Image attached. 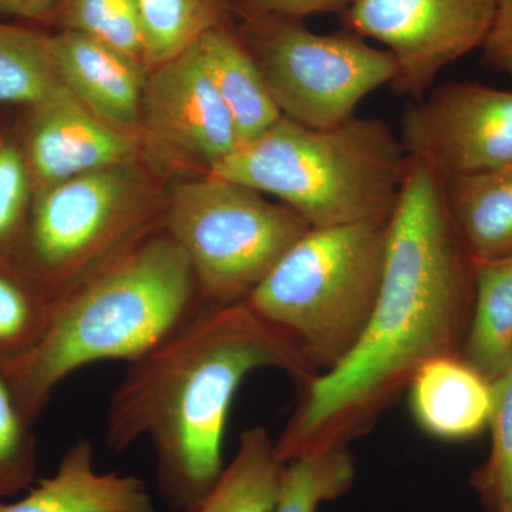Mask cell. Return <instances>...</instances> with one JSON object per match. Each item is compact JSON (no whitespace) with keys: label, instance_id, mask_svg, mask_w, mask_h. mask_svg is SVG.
<instances>
[{"label":"cell","instance_id":"25","mask_svg":"<svg viewBox=\"0 0 512 512\" xmlns=\"http://www.w3.org/2000/svg\"><path fill=\"white\" fill-rule=\"evenodd\" d=\"M35 185L19 123H0V259L13 261L28 224Z\"/></svg>","mask_w":512,"mask_h":512},{"label":"cell","instance_id":"1","mask_svg":"<svg viewBox=\"0 0 512 512\" xmlns=\"http://www.w3.org/2000/svg\"><path fill=\"white\" fill-rule=\"evenodd\" d=\"M473 262L448 214L443 180L409 156L387 222L382 284L349 355L302 387L275 440L282 464L346 448L365 433L424 363L460 355L473 309Z\"/></svg>","mask_w":512,"mask_h":512},{"label":"cell","instance_id":"28","mask_svg":"<svg viewBox=\"0 0 512 512\" xmlns=\"http://www.w3.org/2000/svg\"><path fill=\"white\" fill-rule=\"evenodd\" d=\"M353 0H234V15L239 20L281 16L303 20L322 13L345 12Z\"/></svg>","mask_w":512,"mask_h":512},{"label":"cell","instance_id":"30","mask_svg":"<svg viewBox=\"0 0 512 512\" xmlns=\"http://www.w3.org/2000/svg\"><path fill=\"white\" fill-rule=\"evenodd\" d=\"M57 0H0V15L50 23Z\"/></svg>","mask_w":512,"mask_h":512},{"label":"cell","instance_id":"31","mask_svg":"<svg viewBox=\"0 0 512 512\" xmlns=\"http://www.w3.org/2000/svg\"><path fill=\"white\" fill-rule=\"evenodd\" d=\"M501 512H512V508H510V510H505V511H501Z\"/></svg>","mask_w":512,"mask_h":512},{"label":"cell","instance_id":"11","mask_svg":"<svg viewBox=\"0 0 512 512\" xmlns=\"http://www.w3.org/2000/svg\"><path fill=\"white\" fill-rule=\"evenodd\" d=\"M402 143L443 181L512 164V90L441 84L404 113Z\"/></svg>","mask_w":512,"mask_h":512},{"label":"cell","instance_id":"2","mask_svg":"<svg viewBox=\"0 0 512 512\" xmlns=\"http://www.w3.org/2000/svg\"><path fill=\"white\" fill-rule=\"evenodd\" d=\"M264 369L302 387L318 375L301 349L247 302L204 303L127 363L107 407V447L120 453L150 441L158 493L171 510L187 512L224 468L222 444L235 394Z\"/></svg>","mask_w":512,"mask_h":512},{"label":"cell","instance_id":"8","mask_svg":"<svg viewBox=\"0 0 512 512\" xmlns=\"http://www.w3.org/2000/svg\"><path fill=\"white\" fill-rule=\"evenodd\" d=\"M237 30L282 117L302 126L353 119L369 94L397 76L386 49L350 32L320 35L303 20L281 16L241 20Z\"/></svg>","mask_w":512,"mask_h":512},{"label":"cell","instance_id":"22","mask_svg":"<svg viewBox=\"0 0 512 512\" xmlns=\"http://www.w3.org/2000/svg\"><path fill=\"white\" fill-rule=\"evenodd\" d=\"M62 86L49 33L0 22V106H35Z\"/></svg>","mask_w":512,"mask_h":512},{"label":"cell","instance_id":"17","mask_svg":"<svg viewBox=\"0 0 512 512\" xmlns=\"http://www.w3.org/2000/svg\"><path fill=\"white\" fill-rule=\"evenodd\" d=\"M443 183L448 214L471 261L512 255V164Z\"/></svg>","mask_w":512,"mask_h":512},{"label":"cell","instance_id":"15","mask_svg":"<svg viewBox=\"0 0 512 512\" xmlns=\"http://www.w3.org/2000/svg\"><path fill=\"white\" fill-rule=\"evenodd\" d=\"M407 387L417 426L434 439H473L490 423L493 382L461 355L429 360L414 373Z\"/></svg>","mask_w":512,"mask_h":512},{"label":"cell","instance_id":"13","mask_svg":"<svg viewBox=\"0 0 512 512\" xmlns=\"http://www.w3.org/2000/svg\"><path fill=\"white\" fill-rule=\"evenodd\" d=\"M63 86L94 114L140 136L148 70L113 47L73 30L50 35Z\"/></svg>","mask_w":512,"mask_h":512},{"label":"cell","instance_id":"19","mask_svg":"<svg viewBox=\"0 0 512 512\" xmlns=\"http://www.w3.org/2000/svg\"><path fill=\"white\" fill-rule=\"evenodd\" d=\"M284 464L264 427H251L239 437L228 466L187 512H272L278 500Z\"/></svg>","mask_w":512,"mask_h":512},{"label":"cell","instance_id":"9","mask_svg":"<svg viewBox=\"0 0 512 512\" xmlns=\"http://www.w3.org/2000/svg\"><path fill=\"white\" fill-rule=\"evenodd\" d=\"M497 0H353L348 32L382 43L396 60L397 92L420 99L448 64L483 45Z\"/></svg>","mask_w":512,"mask_h":512},{"label":"cell","instance_id":"16","mask_svg":"<svg viewBox=\"0 0 512 512\" xmlns=\"http://www.w3.org/2000/svg\"><path fill=\"white\" fill-rule=\"evenodd\" d=\"M195 47L202 66L231 113L239 144L262 136L282 119L237 28L227 25L212 29L195 42Z\"/></svg>","mask_w":512,"mask_h":512},{"label":"cell","instance_id":"23","mask_svg":"<svg viewBox=\"0 0 512 512\" xmlns=\"http://www.w3.org/2000/svg\"><path fill=\"white\" fill-rule=\"evenodd\" d=\"M355 460L346 448H330L284 464L278 500L272 512H318L353 487Z\"/></svg>","mask_w":512,"mask_h":512},{"label":"cell","instance_id":"20","mask_svg":"<svg viewBox=\"0 0 512 512\" xmlns=\"http://www.w3.org/2000/svg\"><path fill=\"white\" fill-rule=\"evenodd\" d=\"M148 70L194 45L212 29L232 25L234 0H137Z\"/></svg>","mask_w":512,"mask_h":512},{"label":"cell","instance_id":"10","mask_svg":"<svg viewBox=\"0 0 512 512\" xmlns=\"http://www.w3.org/2000/svg\"><path fill=\"white\" fill-rule=\"evenodd\" d=\"M140 137L146 161L164 170L210 173L239 146L237 128L192 45L148 70Z\"/></svg>","mask_w":512,"mask_h":512},{"label":"cell","instance_id":"7","mask_svg":"<svg viewBox=\"0 0 512 512\" xmlns=\"http://www.w3.org/2000/svg\"><path fill=\"white\" fill-rule=\"evenodd\" d=\"M163 229L188 256L202 301L231 305L244 302L311 225L262 192L205 174L165 194Z\"/></svg>","mask_w":512,"mask_h":512},{"label":"cell","instance_id":"4","mask_svg":"<svg viewBox=\"0 0 512 512\" xmlns=\"http://www.w3.org/2000/svg\"><path fill=\"white\" fill-rule=\"evenodd\" d=\"M407 165L402 138L382 120L313 128L282 117L208 175L275 198L311 228H328L389 222Z\"/></svg>","mask_w":512,"mask_h":512},{"label":"cell","instance_id":"18","mask_svg":"<svg viewBox=\"0 0 512 512\" xmlns=\"http://www.w3.org/2000/svg\"><path fill=\"white\" fill-rule=\"evenodd\" d=\"M473 279V309L460 355L494 382L512 366V255L473 262Z\"/></svg>","mask_w":512,"mask_h":512},{"label":"cell","instance_id":"6","mask_svg":"<svg viewBox=\"0 0 512 512\" xmlns=\"http://www.w3.org/2000/svg\"><path fill=\"white\" fill-rule=\"evenodd\" d=\"M143 161L36 192L13 262L53 303L163 228L165 194Z\"/></svg>","mask_w":512,"mask_h":512},{"label":"cell","instance_id":"26","mask_svg":"<svg viewBox=\"0 0 512 512\" xmlns=\"http://www.w3.org/2000/svg\"><path fill=\"white\" fill-rule=\"evenodd\" d=\"M9 375L0 370V503L36 483L37 441Z\"/></svg>","mask_w":512,"mask_h":512},{"label":"cell","instance_id":"12","mask_svg":"<svg viewBox=\"0 0 512 512\" xmlns=\"http://www.w3.org/2000/svg\"><path fill=\"white\" fill-rule=\"evenodd\" d=\"M23 110L19 130L35 194L77 175L146 161L138 134L100 119L64 86Z\"/></svg>","mask_w":512,"mask_h":512},{"label":"cell","instance_id":"27","mask_svg":"<svg viewBox=\"0 0 512 512\" xmlns=\"http://www.w3.org/2000/svg\"><path fill=\"white\" fill-rule=\"evenodd\" d=\"M493 386L490 456L474 471L471 485L488 511L501 512L512 508V366Z\"/></svg>","mask_w":512,"mask_h":512},{"label":"cell","instance_id":"14","mask_svg":"<svg viewBox=\"0 0 512 512\" xmlns=\"http://www.w3.org/2000/svg\"><path fill=\"white\" fill-rule=\"evenodd\" d=\"M0 512L161 511L140 478L97 470L93 444L80 439L67 448L53 476L18 501H2Z\"/></svg>","mask_w":512,"mask_h":512},{"label":"cell","instance_id":"24","mask_svg":"<svg viewBox=\"0 0 512 512\" xmlns=\"http://www.w3.org/2000/svg\"><path fill=\"white\" fill-rule=\"evenodd\" d=\"M50 25L93 37L147 69L137 0H57Z\"/></svg>","mask_w":512,"mask_h":512},{"label":"cell","instance_id":"21","mask_svg":"<svg viewBox=\"0 0 512 512\" xmlns=\"http://www.w3.org/2000/svg\"><path fill=\"white\" fill-rule=\"evenodd\" d=\"M53 302L13 261L0 259V370L22 365L45 339Z\"/></svg>","mask_w":512,"mask_h":512},{"label":"cell","instance_id":"5","mask_svg":"<svg viewBox=\"0 0 512 512\" xmlns=\"http://www.w3.org/2000/svg\"><path fill=\"white\" fill-rule=\"evenodd\" d=\"M386 241L387 222L311 228L245 302L285 333L316 372H328L355 348L369 323Z\"/></svg>","mask_w":512,"mask_h":512},{"label":"cell","instance_id":"29","mask_svg":"<svg viewBox=\"0 0 512 512\" xmlns=\"http://www.w3.org/2000/svg\"><path fill=\"white\" fill-rule=\"evenodd\" d=\"M483 62L488 69L512 79V0H497L490 30L483 45Z\"/></svg>","mask_w":512,"mask_h":512},{"label":"cell","instance_id":"3","mask_svg":"<svg viewBox=\"0 0 512 512\" xmlns=\"http://www.w3.org/2000/svg\"><path fill=\"white\" fill-rule=\"evenodd\" d=\"M188 256L163 228L53 303L45 339L8 373L36 424L53 392L76 370L133 362L204 305Z\"/></svg>","mask_w":512,"mask_h":512}]
</instances>
